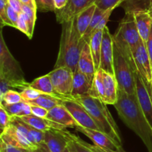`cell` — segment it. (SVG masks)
<instances>
[{
  "label": "cell",
  "mask_w": 152,
  "mask_h": 152,
  "mask_svg": "<svg viewBox=\"0 0 152 152\" xmlns=\"http://www.w3.org/2000/svg\"><path fill=\"white\" fill-rule=\"evenodd\" d=\"M126 1V0H123V1Z\"/></svg>",
  "instance_id": "cell-50"
},
{
  "label": "cell",
  "mask_w": 152,
  "mask_h": 152,
  "mask_svg": "<svg viewBox=\"0 0 152 152\" xmlns=\"http://www.w3.org/2000/svg\"><path fill=\"white\" fill-rule=\"evenodd\" d=\"M0 104H2L7 113L11 117H13V116L22 117V116L32 114L31 104L24 101L13 104H3V103H0Z\"/></svg>",
  "instance_id": "cell-26"
},
{
  "label": "cell",
  "mask_w": 152,
  "mask_h": 152,
  "mask_svg": "<svg viewBox=\"0 0 152 152\" xmlns=\"http://www.w3.org/2000/svg\"><path fill=\"white\" fill-rule=\"evenodd\" d=\"M145 46H146L147 51H148V55H149L150 61L151 63V66H152V26L151 29V32H150L149 37H148L147 42L145 43Z\"/></svg>",
  "instance_id": "cell-41"
},
{
  "label": "cell",
  "mask_w": 152,
  "mask_h": 152,
  "mask_svg": "<svg viewBox=\"0 0 152 152\" xmlns=\"http://www.w3.org/2000/svg\"><path fill=\"white\" fill-rule=\"evenodd\" d=\"M78 69L82 73L86 75L90 81L93 83L96 74V70H95L94 62L91 52L90 46L88 43H86L80 54L78 63Z\"/></svg>",
  "instance_id": "cell-18"
},
{
  "label": "cell",
  "mask_w": 152,
  "mask_h": 152,
  "mask_svg": "<svg viewBox=\"0 0 152 152\" xmlns=\"http://www.w3.org/2000/svg\"><path fill=\"white\" fill-rule=\"evenodd\" d=\"M115 152H127L126 151H125L124 149H123V146H120V147L118 148V149H117V151H116Z\"/></svg>",
  "instance_id": "cell-46"
},
{
  "label": "cell",
  "mask_w": 152,
  "mask_h": 152,
  "mask_svg": "<svg viewBox=\"0 0 152 152\" xmlns=\"http://www.w3.org/2000/svg\"><path fill=\"white\" fill-rule=\"evenodd\" d=\"M64 152H70L69 149L68 148V147H66V148L65 149V151H64Z\"/></svg>",
  "instance_id": "cell-48"
},
{
  "label": "cell",
  "mask_w": 152,
  "mask_h": 152,
  "mask_svg": "<svg viewBox=\"0 0 152 152\" xmlns=\"http://www.w3.org/2000/svg\"><path fill=\"white\" fill-rule=\"evenodd\" d=\"M62 104L66 107L80 126L100 131L88 112L78 101L71 98H65L62 100Z\"/></svg>",
  "instance_id": "cell-11"
},
{
  "label": "cell",
  "mask_w": 152,
  "mask_h": 152,
  "mask_svg": "<svg viewBox=\"0 0 152 152\" xmlns=\"http://www.w3.org/2000/svg\"><path fill=\"white\" fill-rule=\"evenodd\" d=\"M123 2V0H96L95 4L99 8L107 10L114 7H119Z\"/></svg>",
  "instance_id": "cell-33"
},
{
  "label": "cell",
  "mask_w": 152,
  "mask_h": 152,
  "mask_svg": "<svg viewBox=\"0 0 152 152\" xmlns=\"http://www.w3.org/2000/svg\"><path fill=\"white\" fill-rule=\"evenodd\" d=\"M92 82L90 81L87 76L82 73L77 69L74 72V80H73V87L71 97L88 95L91 89Z\"/></svg>",
  "instance_id": "cell-20"
},
{
  "label": "cell",
  "mask_w": 152,
  "mask_h": 152,
  "mask_svg": "<svg viewBox=\"0 0 152 152\" xmlns=\"http://www.w3.org/2000/svg\"><path fill=\"white\" fill-rule=\"evenodd\" d=\"M53 2L56 10H59L63 9L69 2V0H53Z\"/></svg>",
  "instance_id": "cell-42"
},
{
  "label": "cell",
  "mask_w": 152,
  "mask_h": 152,
  "mask_svg": "<svg viewBox=\"0 0 152 152\" xmlns=\"http://www.w3.org/2000/svg\"><path fill=\"white\" fill-rule=\"evenodd\" d=\"M90 147L91 148V149L94 152H114V151H111V150H108V149L102 148L99 147V146L95 145H91L90 144Z\"/></svg>",
  "instance_id": "cell-44"
},
{
  "label": "cell",
  "mask_w": 152,
  "mask_h": 152,
  "mask_svg": "<svg viewBox=\"0 0 152 152\" xmlns=\"http://www.w3.org/2000/svg\"><path fill=\"white\" fill-rule=\"evenodd\" d=\"M114 46L118 48L136 70L132 52L142 41L133 13H126L113 35Z\"/></svg>",
  "instance_id": "cell-4"
},
{
  "label": "cell",
  "mask_w": 152,
  "mask_h": 152,
  "mask_svg": "<svg viewBox=\"0 0 152 152\" xmlns=\"http://www.w3.org/2000/svg\"><path fill=\"white\" fill-rule=\"evenodd\" d=\"M27 152H35V151H34V150H28Z\"/></svg>",
  "instance_id": "cell-49"
},
{
  "label": "cell",
  "mask_w": 152,
  "mask_h": 152,
  "mask_svg": "<svg viewBox=\"0 0 152 152\" xmlns=\"http://www.w3.org/2000/svg\"><path fill=\"white\" fill-rule=\"evenodd\" d=\"M12 117L7 113L3 105L0 104V128L1 131L10 125Z\"/></svg>",
  "instance_id": "cell-35"
},
{
  "label": "cell",
  "mask_w": 152,
  "mask_h": 152,
  "mask_svg": "<svg viewBox=\"0 0 152 152\" xmlns=\"http://www.w3.org/2000/svg\"><path fill=\"white\" fill-rule=\"evenodd\" d=\"M16 28L22 31V33H24L28 37V36H29V28H28V23H27L26 20H25V16H24L22 12L19 13V19H18L17 23H16Z\"/></svg>",
  "instance_id": "cell-36"
},
{
  "label": "cell",
  "mask_w": 152,
  "mask_h": 152,
  "mask_svg": "<svg viewBox=\"0 0 152 152\" xmlns=\"http://www.w3.org/2000/svg\"><path fill=\"white\" fill-rule=\"evenodd\" d=\"M86 42L77 31L74 19L62 24L59 50L54 68L65 66L75 72L80 54Z\"/></svg>",
  "instance_id": "cell-2"
},
{
  "label": "cell",
  "mask_w": 152,
  "mask_h": 152,
  "mask_svg": "<svg viewBox=\"0 0 152 152\" xmlns=\"http://www.w3.org/2000/svg\"><path fill=\"white\" fill-rule=\"evenodd\" d=\"M136 96L140 106L146 117L148 123L152 128V96L151 92L140 74L137 70L134 71Z\"/></svg>",
  "instance_id": "cell-10"
},
{
  "label": "cell",
  "mask_w": 152,
  "mask_h": 152,
  "mask_svg": "<svg viewBox=\"0 0 152 152\" xmlns=\"http://www.w3.org/2000/svg\"><path fill=\"white\" fill-rule=\"evenodd\" d=\"M114 70V76L118 84V89L124 91L129 95H136L134 68L115 46Z\"/></svg>",
  "instance_id": "cell-7"
},
{
  "label": "cell",
  "mask_w": 152,
  "mask_h": 152,
  "mask_svg": "<svg viewBox=\"0 0 152 152\" xmlns=\"http://www.w3.org/2000/svg\"><path fill=\"white\" fill-rule=\"evenodd\" d=\"M96 7V4H93L83 11L80 12L76 17L74 18V25L82 37H83V35L86 34L88 28L89 27Z\"/></svg>",
  "instance_id": "cell-23"
},
{
  "label": "cell",
  "mask_w": 152,
  "mask_h": 152,
  "mask_svg": "<svg viewBox=\"0 0 152 152\" xmlns=\"http://www.w3.org/2000/svg\"><path fill=\"white\" fill-rule=\"evenodd\" d=\"M30 86L39 91L42 93L54 95L57 98L62 99L61 95H59L54 89V87H53V83H52L48 74L45 75L40 76V77L34 79L31 83H30Z\"/></svg>",
  "instance_id": "cell-25"
},
{
  "label": "cell",
  "mask_w": 152,
  "mask_h": 152,
  "mask_svg": "<svg viewBox=\"0 0 152 152\" xmlns=\"http://www.w3.org/2000/svg\"><path fill=\"white\" fill-rule=\"evenodd\" d=\"M37 10L41 12H55L53 0H35Z\"/></svg>",
  "instance_id": "cell-34"
},
{
  "label": "cell",
  "mask_w": 152,
  "mask_h": 152,
  "mask_svg": "<svg viewBox=\"0 0 152 152\" xmlns=\"http://www.w3.org/2000/svg\"><path fill=\"white\" fill-rule=\"evenodd\" d=\"M46 119L61 125L65 128H76L79 125L72 115L62 104H59L49 110Z\"/></svg>",
  "instance_id": "cell-16"
},
{
  "label": "cell",
  "mask_w": 152,
  "mask_h": 152,
  "mask_svg": "<svg viewBox=\"0 0 152 152\" xmlns=\"http://www.w3.org/2000/svg\"><path fill=\"white\" fill-rule=\"evenodd\" d=\"M96 0H69L66 6L62 10H56V21L58 23L63 24L72 20L80 12L95 4Z\"/></svg>",
  "instance_id": "cell-13"
},
{
  "label": "cell",
  "mask_w": 152,
  "mask_h": 152,
  "mask_svg": "<svg viewBox=\"0 0 152 152\" xmlns=\"http://www.w3.org/2000/svg\"><path fill=\"white\" fill-rule=\"evenodd\" d=\"M21 96H22V100L25 102H30L34 100L37 99L39 96L42 94L39 91L37 90V89H34V88L31 87V86H28V87L22 89V92H20Z\"/></svg>",
  "instance_id": "cell-31"
},
{
  "label": "cell",
  "mask_w": 152,
  "mask_h": 152,
  "mask_svg": "<svg viewBox=\"0 0 152 152\" xmlns=\"http://www.w3.org/2000/svg\"><path fill=\"white\" fill-rule=\"evenodd\" d=\"M7 2L6 0H0V19H1V28L3 26H10L13 27V25L9 19L7 13Z\"/></svg>",
  "instance_id": "cell-32"
},
{
  "label": "cell",
  "mask_w": 152,
  "mask_h": 152,
  "mask_svg": "<svg viewBox=\"0 0 152 152\" xmlns=\"http://www.w3.org/2000/svg\"><path fill=\"white\" fill-rule=\"evenodd\" d=\"M148 12H149L150 14H151L152 16V0L151 1V4H150V7H149V9H148Z\"/></svg>",
  "instance_id": "cell-47"
},
{
  "label": "cell",
  "mask_w": 152,
  "mask_h": 152,
  "mask_svg": "<svg viewBox=\"0 0 152 152\" xmlns=\"http://www.w3.org/2000/svg\"><path fill=\"white\" fill-rule=\"evenodd\" d=\"M44 145L50 152H64L68 142L62 130L50 129L45 132Z\"/></svg>",
  "instance_id": "cell-17"
},
{
  "label": "cell",
  "mask_w": 152,
  "mask_h": 152,
  "mask_svg": "<svg viewBox=\"0 0 152 152\" xmlns=\"http://www.w3.org/2000/svg\"><path fill=\"white\" fill-rule=\"evenodd\" d=\"M114 106L121 120L142 139L148 152H152V128L136 95H129L118 89L117 101Z\"/></svg>",
  "instance_id": "cell-1"
},
{
  "label": "cell",
  "mask_w": 152,
  "mask_h": 152,
  "mask_svg": "<svg viewBox=\"0 0 152 152\" xmlns=\"http://www.w3.org/2000/svg\"><path fill=\"white\" fill-rule=\"evenodd\" d=\"M102 36H103V30H97L91 36L90 42L88 43L90 46L92 57H93L96 72L100 68V55Z\"/></svg>",
  "instance_id": "cell-24"
},
{
  "label": "cell",
  "mask_w": 152,
  "mask_h": 152,
  "mask_svg": "<svg viewBox=\"0 0 152 152\" xmlns=\"http://www.w3.org/2000/svg\"><path fill=\"white\" fill-rule=\"evenodd\" d=\"M28 150L0 142V152H27Z\"/></svg>",
  "instance_id": "cell-37"
},
{
  "label": "cell",
  "mask_w": 152,
  "mask_h": 152,
  "mask_svg": "<svg viewBox=\"0 0 152 152\" xmlns=\"http://www.w3.org/2000/svg\"><path fill=\"white\" fill-rule=\"evenodd\" d=\"M53 86L56 92L61 95L62 100L71 97L74 80V72L65 66L54 68L50 73Z\"/></svg>",
  "instance_id": "cell-8"
},
{
  "label": "cell",
  "mask_w": 152,
  "mask_h": 152,
  "mask_svg": "<svg viewBox=\"0 0 152 152\" xmlns=\"http://www.w3.org/2000/svg\"><path fill=\"white\" fill-rule=\"evenodd\" d=\"M89 95L99 98L107 105H114L118 96V84L115 76L99 69L95 74Z\"/></svg>",
  "instance_id": "cell-6"
},
{
  "label": "cell",
  "mask_w": 152,
  "mask_h": 152,
  "mask_svg": "<svg viewBox=\"0 0 152 152\" xmlns=\"http://www.w3.org/2000/svg\"><path fill=\"white\" fill-rule=\"evenodd\" d=\"M62 134L66 137L67 147L70 152H94L90 147V144L82 139L80 137L67 130H62Z\"/></svg>",
  "instance_id": "cell-22"
},
{
  "label": "cell",
  "mask_w": 152,
  "mask_h": 152,
  "mask_svg": "<svg viewBox=\"0 0 152 152\" xmlns=\"http://www.w3.org/2000/svg\"><path fill=\"white\" fill-rule=\"evenodd\" d=\"M27 103L32 104V105L40 106V107H44L45 109H46V110L49 111L51 109H53V107H56V106L59 105V104H62V99L57 98V97L54 96V95L42 93L37 99Z\"/></svg>",
  "instance_id": "cell-27"
},
{
  "label": "cell",
  "mask_w": 152,
  "mask_h": 152,
  "mask_svg": "<svg viewBox=\"0 0 152 152\" xmlns=\"http://www.w3.org/2000/svg\"><path fill=\"white\" fill-rule=\"evenodd\" d=\"M7 16H8L9 19L10 20V22H12V24L13 25V27L14 28H16V23H17V21L19 19V13H17L14 9L12 8L10 5L7 4Z\"/></svg>",
  "instance_id": "cell-39"
},
{
  "label": "cell",
  "mask_w": 152,
  "mask_h": 152,
  "mask_svg": "<svg viewBox=\"0 0 152 152\" xmlns=\"http://www.w3.org/2000/svg\"><path fill=\"white\" fill-rule=\"evenodd\" d=\"M7 2L8 5L13 9H14L17 13H22V3L19 0H7Z\"/></svg>",
  "instance_id": "cell-40"
},
{
  "label": "cell",
  "mask_w": 152,
  "mask_h": 152,
  "mask_svg": "<svg viewBox=\"0 0 152 152\" xmlns=\"http://www.w3.org/2000/svg\"><path fill=\"white\" fill-rule=\"evenodd\" d=\"M31 111H32V114L35 115V116H38L40 118H46L47 115L48 113V110L45 109L44 107H42L40 106L37 105H32L31 104Z\"/></svg>",
  "instance_id": "cell-38"
},
{
  "label": "cell",
  "mask_w": 152,
  "mask_h": 152,
  "mask_svg": "<svg viewBox=\"0 0 152 152\" xmlns=\"http://www.w3.org/2000/svg\"><path fill=\"white\" fill-rule=\"evenodd\" d=\"M134 63L136 70L140 74L151 92L152 86V66L150 61L149 55L147 51L146 46L144 42L141 41L137 49L132 52ZM152 96V95H151Z\"/></svg>",
  "instance_id": "cell-9"
},
{
  "label": "cell",
  "mask_w": 152,
  "mask_h": 152,
  "mask_svg": "<svg viewBox=\"0 0 152 152\" xmlns=\"http://www.w3.org/2000/svg\"><path fill=\"white\" fill-rule=\"evenodd\" d=\"M135 22L140 36L144 43L147 42L152 26V16L148 10H139L134 12Z\"/></svg>",
  "instance_id": "cell-19"
},
{
  "label": "cell",
  "mask_w": 152,
  "mask_h": 152,
  "mask_svg": "<svg viewBox=\"0 0 152 152\" xmlns=\"http://www.w3.org/2000/svg\"><path fill=\"white\" fill-rule=\"evenodd\" d=\"M22 3V4H25V5L29 6V7H32V8L37 9V4H36L35 0H19Z\"/></svg>",
  "instance_id": "cell-43"
},
{
  "label": "cell",
  "mask_w": 152,
  "mask_h": 152,
  "mask_svg": "<svg viewBox=\"0 0 152 152\" xmlns=\"http://www.w3.org/2000/svg\"><path fill=\"white\" fill-rule=\"evenodd\" d=\"M6 1H7V0H6Z\"/></svg>",
  "instance_id": "cell-51"
},
{
  "label": "cell",
  "mask_w": 152,
  "mask_h": 152,
  "mask_svg": "<svg viewBox=\"0 0 152 152\" xmlns=\"http://www.w3.org/2000/svg\"><path fill=\"white\" fill-rule=\"evenodd\" d=\"M22 101H23V100H22L21 94L19 93V92L13 90V89H10V90L7 91V92L3 95L2 98L0 100V103L7 104H16V103H19Z\"/></svg>",
  "instance_id": "cell-30"
},
{
  "label": "cell",
  "mask_w": 152,
  "mask_h": 152,
  "mask_svg": "<svg viewBox=\"0 0 152 152\" xmlns=\"http://www.w3.org/2000/svg\"><path fill=\"white\" fill-rule=\"evenodd\" d=\"M114 37L112 34L110 33L108 26H106L103 29L100 55V68L99 69L114 75Z\"/></svg>",
  "instance_id": "cell-12"
},
{
  "label": "cell",
  "mask_w": 152,
  "mask_h": 152,
  "mask_svg": "<svg viewBox=\"0 0 152 152\" xmlns=\"http://www.w3.org/2000/svg\"><path fill=\"white\" fill-rule=\"evenodd\" d=\"M0 140L7 144L26 150H36L37 148L28 141L25 136L16 126L11 123L7 128L1 131Z\"/></svg>",
  "instance_id": "cell-14"
},
{
  "label": "cell",
  "mask_w": 152,
  "mask_h": 152,
  "mask_svg": "<svg viewBox=\"0 0 152 152\" xmlns=\"http://www.w3.org/2000/svg\"><path fill=\"white\" fill-rule=\"evenodd\" d=\"M0 78L8 80L13 89L22 90L30 86L25 80L20 64L12 55L4 40L2 28L0 32Z\"/></svg>",
  "instance_id": "cell-5"
},
{
  "label": "cell",
  "mask_w": 152,
  "mask_h": 152,
  "mask_svg": "<svg viewBox=\"0 0 152 152\" xmlns=\"http://www.w3.org/2000/svg\"><path fill=\"white\" fill-rule=\"evenodd\" d=\"M151 0H126L121 4L126 13H134L139 10H148Z\"/></svg>",
  "instance_id": "cell-28"
},
{
  "label": "cell",
  "mask_w": 152,
  "mask_h": 152,
  "mask_svg": "<svg viewBox=\"0 0 152 152\" xmlns=\"http://www.w3.org/2000/svg\"><path fill=\"white\" fill-rule=\"evenodd\" d=\"M23 122H26L31 126L34 127V128L37 130H39L42 131H47L50 129H56V130H65V128H63L61 125L48 120L46 118H40L35 116L34 114H30L28 116H24L22 117H19Z\"/></svg>",
  "instance_id": "cell-21"
},
{
  "label": "cell",
  "mask_w": 152,
  "mask_h": 152,
  "mask_svg": "<svg viewBox=\"0 0 152 152\" xmlns=\"http://www.w3.org/2000/svg\"><path fill=\"white\" fill-rule=\"evenodd\" d=\"M34 151H35V152H50V151L46 148V146L44 144L39 145L37 149H36V150Z\"/></svg>",
  "instance_id": "cell-45"
},
{
  "label": "cell",
  "mask_w": 152,
  "mask_h": 152,
  "mask_svg": "<svg viewBox=\"0 0 152 152\" xmlns=\"http://www.w3.org/2000/svg\"><path fill=\"white\" fill-rule=\"evenodd\" d=\"M75 129L77 131L82 133L87 137H88L93 142L94 145L99 146L102 148L108 149V150H111L115 152L118 149V148L121 146L117 144L108 134L101 131L86 128L84 127L80 126V125H78Z\"/></svg>",
  "instance_id": "cell-15"
},
{
  "label": "cell",
  "mask_w": 152,
  "mask_h": 152,
  "mask_svg": "<svg viewBox=\"0 0 152 152\" xmlns=\"http://www.w3.org/2000/svg\"><path fill=\"white\" fill-rule=\"evenodd\" d=\"M109 10V9H108ZM108 10H102V9L99 8V7H96V10H95L94 13L93 15V17H92L91 21V23L89 25V27L88 28L87 31H86V34L83 35V38L84 39L86 43H89L91 40V37L93 35V34L94 33L96 28L97 27L98 24L100 22V21L102 20V18L105 16V15L106 14Z\"/></svg>",
  "instance_id": "cell-29"
},
{
  "label": "cell",
  "mask_w": 152,
  "mask_h": 152,
  "mask_svg": "<svg viewBox=\"0 0 152 152\" xmlns=\"http://www.w3.org/2000/svg\"><path fill=\"white\" fill-rule=\"evenodd\" d=\"M71 98L78 101L86 109L101 131L108 134L117 144L122 146L119 128L107 107V104L99 98L89 95Z\"/></svg>",
  "instance_id": "cell-3"
}]
</instances>
